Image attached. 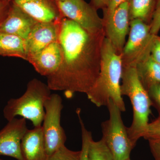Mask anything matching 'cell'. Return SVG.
Segmentation results:
<instances>
[{
    "mask_svg": "<svg viewBox=\"0 0 160 160\" xmlns=\"http://www.w3.org/2000/svg\"><path fill=\"white\" fill-rule=\"evenodd\" d=\"M99 35L91 34L73 21L63 18L58 40L62 59L58 70L47 77L50 90L64 91L67 98L75 92H88L100 73Z\"/></svg>",
    "mask_w": 160,
    "mask_h": 160,
    "instance_id": "6da1fadb",
    "label": "cell"
},
{
    "mask_svg": "<svg viewBox=\"0 0 160 160\" xmlns=\"http://www.w3.org/2000/svg\"><path fill=\"white\" fill-rule=\"evenodd\" d=\"M99 74L88 92L87 98L98 107L106 106L112 100L122 112L126 106L121 91L123 62L121 53L116 51L109 40L104 38L101 44Z\"/></svg>",
    "mask_w": 160,
    "mask_h": 160,
    "instance_id": "7a4b0ae2",
    "label": "cell"
},
{
    "mask_svg": "<svg viewBox=\"0 0 160 160\" xmlns=\"http://www.w3.org/2000/svg\"><path fill=\"white\" fill-rule=\"evenodd\" d=\"M121 81L122 96L129 98L132 107L133 119L131 126L127 128V132L129 138L136 146L138 140L143 138L149 125L152 103L148 91L139 78L136 66L123 65Z\"/></svg>",
    "mask_w": 160,
    "mask_h": 160,
    "instance_id": "3957f363",
    "label": "cell"
},
{
    "mask_svg": "<svg viewBox=\"0 0 160 160\" xmlns=\"http://www.w3.org/2000/svg\"><path fill=\"white\" fill-rule=\"evenodd\" d=\"M51 94L48 85L33 79L28 82L22 96L8 101L3 109V116L8 122L20 116L29 120L34 127L42 126L45 114L44 105Z\"/></svg>",
    "mask_w": 160,
    "mask_h": 160,
    "instance_id": "277c9868",
    "label": "cell"
},
{
    "mask_svg": "<svg viewBox=\"0 0 160 160\" xmlns=\"http://www.w3.org/2000/svg\"><path fill=\"white\" fill-rule=\"evenodd\" d=\"M109 118L102 124V139L111 152L113 160L130 158L132 150L135 146L129 138L127 128L124 125L122 111L111 100L106 105Z\"/></svg>",
    "mask_w": 160,
    "mask_h": 160,
    "instance_id": "5b68a950",
    "label": "cell"
},
{
    "mask_svg": "<svg viewBox=\"0 0 160 160\" xmlns=\"http://www.w3.org/2000/svg\"><path fill=\"white\" fill-rule=\"evenodd\" d=\"M45 114L42 125L48 158L65 145L66 136L61 125L62 99L56 93L51 94L45 103Z\"/></svg>",
    "mask_w": 160,
    "mask_h": 160,
    "instance_id": "8992f818",
    "label": "cell"
},
{
    "mask_svg": "<svg viewBox=\"0 0 160 160\" xmlns=\"http://www.w3.org/2000/svg\"><path fill=\"white\" fill-rule=\"evenodd\" d=\"M129 33L128 41L121 54L123 65L135 66L150 54L155 35L150 32V25L140 19L130 20Z\"/></svg>",
    "mask_w": 160,
    "mask_h": 160,
    "instance_id": "52a82bcc",
    "label": "cell"
},
{
    "mask_svg": "<svg viewBox=\"0 0 160 160\" xmlns=\"http://www.w3.org/2000/svg\"><path fill=\"white\" fill-rule=\"evenodd\" d=\"M56 3L63 18L73 21L91 34H99L102 31L104 20L91 4L84 0H66Z\"/></svg>",
    "mask_w": 160,
    "mask_h": 160,
    "instance_id": "ba28073f",
    "label": "cell"
},
{
    "mask_svg": "<svg viewBox=\"0 0 160 160\" xmlns=\"http://www.w3.org/2000/svg\"><path fill=\"white\" fill-rule=\"evenodd\" d=\"M103 20L106 38L116 51L121 53L130 29L129 2L122 3L113 11L104 16Z\"/></svg>",
    "mask_w": 160,
    "mask_h": 160,
    "instance_id": "9c48e42d",
    "label": "cell"
},
{
    "mask_svg": "<svg viewBox=\"0 0 160 160\" xmlns=\"http://www.w3.org/2000/svg\"><path fill=\"white\" fill-rule=\"evenodd\" d=\"M62 18L53 22H38L33 27L25 40L27 60L58 41Z\"/></svg>",
    "mask_w": 160,
    "mask_h": 160,
    "instance_id": "30bf717a",
    "label": "cell"
},
{
    "mask_svg": "<svg viewBox=\"0 0 160 160\" xmlns=\"http://www.w3.org/2000/svg\"><path fill=\"white\" fill-rule=\"evenodd\" d=\"M26 119L16 118L8 121L0 130V156L23 160L21 152L22 139L28 130Z\"/></svg>",
    "mask_w": 160,
    "mask_h": 160,
    "instance_id": "8fae6325",
    "label": "cell"
},
{
    "mask_svg": "<svg viewBox=\"0 0 160 160\" xmlns=\"http://www.w3.org/2000/svg\"><path fill=\"white\" fill-rule=\"evenodd\" d=\"M38 22L12 2L6 17L0 24V32L14 35L26 40Z\"/></svg>",
    "mask_w": 160,
    "mask_h": 160,
    "instance_id": "7c38bea8",
    "label": "cell"
},
{
    "mask_svg": "<svg viewBox=\"0 0 160 160\" xmlns=\"http://www.w3.org/2000/svg\"><path fill=\"white\" fill-rule=\"evenodd\" d=\"M62 59V51L59 41L50 44L27 61L41 75L48 77L58 69Z\"/></svg>",
    "mask_w": 160,
    "mask_h": 160,
    "instance_id": "4fadbf2b",
    "label": "cell"
},
{
    "mask_svg": "<svg viewBox=\"0 0 160 160\" xmlns=\"http://www.w3.org/2000/svg\"><path fill=\"white\" fill-rule=\"evenodd\" d=\"M23 11L38 22H50L62 18L54 0H11Z\"/></svg>",
    "mask_w": 160,
    "mask_h": 160,
    "instance_id": "5bb4252c",
    "label": "cell"
},
{
    "mask_svg": "<svg viewBox=\"0 0 160 160\" xmlns=\"http://www.w3.org/2000/svg\"><path fill=\"white\" fill-rule=\"evenodd\" d=\"M21 152L23 160H47L42 126L28 129L22 139Z\"/></svg>",
    "mask_w": 160,
    "mask_h": 160,
    "instance_id": "9a60e30c",
    "label": "cell"
},
{
    "mask_svg": "<svg viewBox=\"0 0 160 160\" xmlns=\"http://www.w3.org/2000/svg\"><path fill=\"white\" fill-rule=\"evenodd\" d=\"M135 66L139 78L147 91L152 85L160 83V64L154 61L150 54Z\"/></svg>",
    "mask_w": 160,
    "mask_h": 160,
    "instance_id": "2e32d148",
    "label": "cell"
},
{
    "mask_svg": "<svg viewBox=\"0 0 160 160\" xmlns=\"http://www.w3.org/2000/svg\"><path fill=\"white\" fill-rule=\"evenodd\" d=\"M0 56L27 61L25 40L14 35L0 32Z\"/></svg>",
    "mask_w": 160,
    "mask_h": 160,
    "instance_id": "e0dca14e",
    "label": "cell"
},
{
    "mask_svg": "<svg viewBox=\"0 0 160 160\" xmlns=\"http://www.w3.org/2000/svg\"><path fill=\"white\" fill-rule=\"evenodd\" d=\"M157 0H129L130 20L140 19L147 23L151 20Z\"/></svg>",
    "mask_w": 160,
    "mask_h": 160,
    "instance_id": "ac0fdd59",
    "label": "cell"
},
{
    "mask_svg": "<svg viewBox=\"0 0 160 160\" xmlns=\"http://www.w3.org/2000/svg\"><path fill=\"white\" fill-rule=\"evenodd\" d=\"M89 160H113L109 148L102 139L95 141L92 139L89 148Z\"/></svg>",
    "mask_w": 160,
    "mask_h": 160,
    "instance_id": "d6986e66",
    "label": "cell"
},
{
    "mask_svg": "<svg viewBox=\"0 0 160 160\" xmlns=\"http://www.w3.org/2000/svg\"><path fill=\"white\" fill-rule=\"evenodd\" d=\"M81 109H77L76 113L79 121L82 131V146L80 160H89V148L90 141L92 138V134L91 132L88 131L86 129L81 117Z\"/></svg>",
    "mask_w": 160,
    "mask_h": 160,
    "instance_id": "ffe728a7",
    "label": "cell"
},
{
    "mask_svg": "<svg viewBox=\"0 0 160 160\" xmlns=\"http://www.w3.org/2000/svg\"><path fill=\"white\" fill-rule=\"evenodd\" d=\"M81 151L70 150L65 145L55 152L47 160H80Z\"/></svg>",
    "mask_w": 160,
    "mask_h": 160,
    "instance_id": "44dd1931",
    "label": "cell"
},
{
    "mask_svg": "<svg viewBox=\"0 0 160 160\" xmlns=\"http://www.w3.org/2000/svg\"><path fill=\"white\" fill-rule=\"evenodd\" d=\"M143 138L147 140H160V123L157 120L149 123Z\"/></svg>",
    "mask_w": 160,
    "mask_h": 160,
    "instance_id": "7402d4cb",
    "label": "cell"
},
{
    "mask_svg": "<svg viewBox=\"0 0 160 160\" xmlns=\"http://www.w3.org/2000/svg\"><path fill=\"white\" fill-rule=\"evenodd\" d=\"M150 23V32L157 35L160 30V0H157Z\"/></svg>",
    "mask_w": 160,
    "mask_h": 160,
    "instance_id": "603a6c76",
    "label": "cell"
},
{
    "mask_svg": "<svg viewBox=\"0 0 160 160\" xmlns=\"http://www.w3.org/2000/svg\"><path fill=\"white\" fill-rule=\"evenodd\" d=\"M147 91L152 103H154L160 113V83L152 85Z\"/></svg>",
    "mask_w": 160,
    "mask_h": 160,
    "instance_id": "cb8c5ba5",
    "label": "cell"
},
{
    "mask_svg": "<svg viewBox=\"0 0 160 160\" xmlns=\"http://www.w3.org/2000/svg\"><path fill=\"white\" fill-rule=\"evenodd\" d=\"M150 55L154 61L160 64V37L155 35L152 45Z\"/></svg>",
    "mask_w": 160,
    "mask_h": 160,
    "instance_id": "d4e9b609",
    "label": "cell"
},
{
    "mask_svg": "<svg viewBox=\"0 0 160 160\" xmlns=\"http://www.w3.org/2000/svg\"><path fill=\"white\" fill-rule=\"evenodd\" d=\"M148 141L150 150L155 160H160V140L150 139Z\"/></svg>",
    "mask_w": 160,
    "mask_h": 160,
    "instance_id": "484cf974",
    "label": "cell"
},
{
    "mask_svg": "<svg viewBox=\"0 0 160 160\" xmlns=\"http://www.w3.org/2000/svg\"><path fill=\"white\" fill-rule=\"evenodd\" d=\"M11 3V0H0V24L6 17Z\"/></svg>",
    "mask_w": 160,
    "mask_h": 160,
    "instance_id": "4316f807",
    "label": "cell"
},
{
    "mask_svg": "<svg viewBox=\"0 0 160 160\" xmlns=\"http://www.w3.org/2000/svg\"><path fill=\"white\" fill-rule=\"evenodd\" d=\"M129 1V0H110L108 7L104 10V16L108 14L113 11L122 3Z\"/></svg>",
    "mask_w": 160,
    "mask_h": 160,
    "instance_id": "83f0119b",
    "label": "cell"
},
{
    "mask_svg": "<svg viewBox=\"0 0 160 160\" xmlns=\"http://www.w3.org/2000/svg\"><path fill=\"white\" fill-rule=\"evenodd\" d=\"M110 0H91L90 4L97 9H102L105 10L109 6Z\"/></svg>",
    "mask_w": 160,
    "mask_h": 160,
    "instance_id": "f1b7e54d",
    "label": "cell"
},
{
    "mask_svg": "<svg viewBox=\"0 0 160 160\" xmlns=\"http://www.w3.org/2000/svg\"><path fill=\"white\" fill-rule=\"evenodd\" d=\"M54 1L56 2H60V1H66V0H54Z\"/></svg>",
    "mask_w": 160,
    "mask_h": 160,
    "instance_id": "f546056e",
    "label": "cell"
},
{
    "mask_svg": "<svg viewBox=\"0 0 160 160\" xmlns=\"http://www.w3.org/2000/svg\"><path fill=\"white\" fill-rule=\"evenodd\" d=\"M157 121H158V122H159L160 123V116L156 120Z\"/></svg>",
    "mask_w": 160,
    "mask_h": 160,
    "instance_id": "4dcf8cb0",
    "label": "cell"
},
{
    "mask_svg": "<svg viewBox=\"0 0 160 160\" xmlns=\"http://www.w3.org/2000/svg\"><path fill=\"white\" fill-rule=\"evenodd\" d=\"M126 160H130V158L127 159H126Z\"/></svg>",
    "mask_w": 160,
    "mask_h": 160,
    "instance_id": "1f68e13d",
    "label": "cell"
},
{
    "mask_svg": "<svg viewBox=\"0 0 160 160\" xmlns=\"http://www.w3.org/2000/svg\"><path fill=\"white\" fill-rule=\"evenodd\" d=\"M0 160H2V159H0Z\"/></svg>",
    "mask_w": 160,
    "mask_h": 160,
    "instance_id": "d6a6232c",
    "label": "cell"
}]
</instances>
